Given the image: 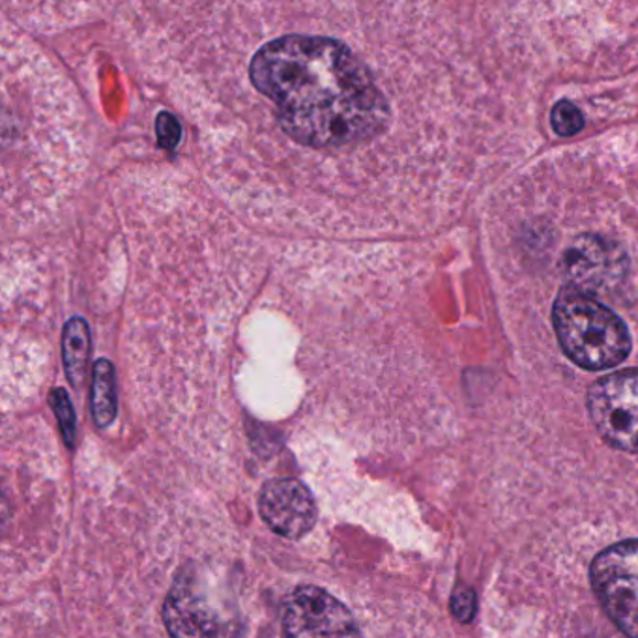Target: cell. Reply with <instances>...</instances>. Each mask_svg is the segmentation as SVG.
Returning <instances> with one entry per match:
<instances>
[{
    "label": "cell",
    "mask_w": 638,
    "mask_h": 638,
    "mask_svg": "<svg viewBox=\"0 0 638 638\" xmlns=\"http://www.w3.org/2000/svg\"><path fill=\"white\" fill-rule=\"evenodd\" d=\"M251 91L289 145L321 156L367 150L394 121V105L359 48L330 32L294 31L253 51Z\"/></svg>",
    "instance_id": "6da1fadb"
},
{
    "label": "cell",
    "mask_w": 638,
    "mask_h": 638,
    "mask_svg": "<svg viewBox=\"0 0 638 638\" xmlns=\"http://www.w3.org/2000/svg\"><path fill=\"white\" fill-rule=\"evenodd\" d=\"M553 324L564 354L586 372H605L631 354V335L620 316L575 286L558 292Z\"/></svg>",
    "instance_id": "7a4b0ae2"
},
{
    "label": "cell",
    "mask_w": 638,
    "mask_h": 638,
    "mask_svg": "<svg viewBox=\"0 0 638 638\" xmlns=\"http://www.w3.org/2000/svg\"><path fill=\"white\" fill-rule=\"evenodd\" d=\"M164 621L172 638H240L243 621L237 607L212 590L201 567L188 564L167 592Z\"/></svg>",
    "instance_id": "3957f363"
},
{
    "label": "cell",
    "mask_w": 638,
    "mask_h": 638,
    "mask_svg": "<svg viewBox=\"0 0 638 638\" xmlns=\"http://www.w3.org/2000/svg\"><path fill=\"white\" fill-rule=\"evenodd\" d=\"M597 602L626 637L638 638V540L616 543L592 562Z\"/></svg>",
    "instance_id": "277c9868"
},
{
    "label": "cell",
    "mask_w": 638,
    "mask_h": 638,
    "mask_svg": "<svg viewBox=\"0 0 638 638\" xmlns=\"http://www.w3.org/2000/svg\"><path fill=\"white\" fill-rule=\"evenodd\" d=\"M588 412L608 446L638 453V369L613 373L592 384Z\"/></svg>",
    "instance_id": "5b68a950"
},
{
    "label": "cell",
    "mask_w": 638,
    "mask_h": 638,
    "mask_svg": "<svg viewBox=\"0 0 638 638\" xmlns=\"http://www.w3.org/2000/svg\"><path fill=\"white\" fill-rule=\"evenodd\" d=\"M283 638H364L353 613L316 586H300L283 602Z\"/></svg>",
    "instance_id": "8992f818"
},
{
    "label": "cell",
    "mask_w": 638,
    "mask_h": 638,
    "mask_svg": "<svg viewBox=\"0 0 638 638\" xmlns=\"http://www.w3.org/2000/svg\"><path fill=\"white\" fill-rule=\"evenodd\" d=\"M559 268L572 286L590 294L620 285L629 261L620 243L615 240L599 234H581L564 251Z\"/></svg>",
    "instance_id": "52a82bcc"
},
{
    "label": "cell",
    "mask_w": 638,
    "mask_h": 638,
    "mask_svg": "<svg viewBox=\"0 0 638 638\" xmlns=\"http://www.w3.org/2000/svg\"><path fill=\"white\" fill-rule=\"evenodd\" d=\"M262 521L286 540L310 534L316 523V504L310 489L294 478H275L262 487L259 496Z\"/></svg>",
    "instance_id": "ba28073f"
},
{
    "label": "cell",
    "mask_w": 638,
    "mask_h": 638,
    "mask_svg": "<svg viewBox=\"0 0 638 638\" xmlns=\"http://www.w3.org/2000/svg\"><path fill=\"white\" fill-rule=\"evenodd\" d=\"M91 359V328L85 318L73 316L62 330V362L72 386L81 388Z\"/></svg>",
    "instance_id": "9c48e42d"
},
{
    "label": "cell",
    "mask_w": 638,
    "mask_h": 638,
    "mask_svg": "<svg viewBox=\"0 0 638 638\" xmlns=\"http://www.w3.org/2000/svg\"><path fill=\"white\" fill-rule=\"evenodd\" d=\"M92 416L97 427H109L118 412L115 367L109 359H97L92 367Z\"/></svg>",
    "instance_id": "30bf717a"
},
{
    "label": "cell",
    "mask_w": 638,
    "mask_h": 638,
    "mask_svg": "<svg viewBox=\"0 0 638 638\" xmlns=\"http://www.w3.org/2000/svg\"><path fill=\"white\" fill-rule=\"evenodd\" d=\"M51 407L55 412L59 426H61L62 437L66 442L67 448H73L75 444V432H77V421H75V410H73L72 399L62 388H56L51 391Z\"/></svg>",
    "instance_id": "8fae6325"
},
{
    "label": "cell",
    "mask_w": 638,
    "mask_h": 638,
    "mask_svg": "<svg viewBox=\"0 0 638 638\" xmlns=\"http://www.w3.org/2000/svg\"><path fill=\"white\" fill-rule=\"evenodd\" d=\"M551 124H553L554 132L562 137L577 135L584 128L583 111L578 109L577 105H573L569 100H562L551 111Z\"/></svg>",
    "instance_id": "7c38bea8"
},
{
    "label": "cell",
    "mask_w": 638,
    "mask_h": 638,
    "mask_svg": "<svg viewBox=\"0 0 638 638\" xmlns=\"http://www.w3.org/2000/svg\"><path fill=\"white\" fill-rule=\"evenodd\" d=\"M180 135H182L180 122L170 113H161L156 121V137H158L159 146L165 150H175L180 143Z\"/></svg>",
    "instance_id": "4fadbf2b"
},
{
    "label": "cell",
    "mask_w": 638,
    "mask_h": 638,
    "mask_svg": "<svg viewBox=\"0 0 638 638\" xmlns=\"http://www.w3.org/2000/svg\"><path fill=\"white\" fill-rule=\"evenodd\" d=\"M451 610H453V615H456L459 620L464 621V624L472 620L475 613L474 592L469 590V588L457 590L453 597H451Z\"/></svg>",
    "instance_id": "5bb4252c"
}]
</instances>
